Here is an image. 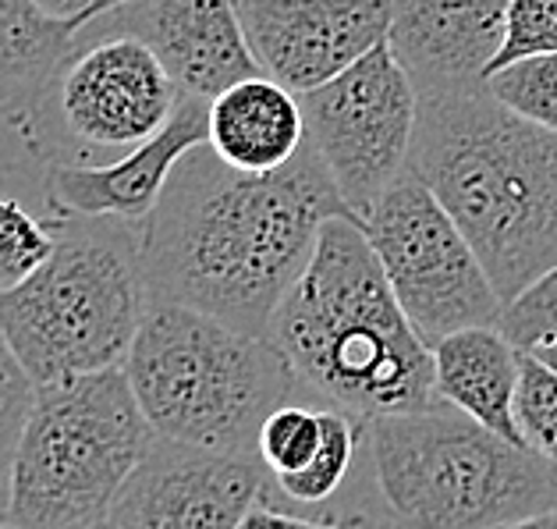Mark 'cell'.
Masks as SVG:
<instances>
[{"instance_id": "52a82bcc", "label": "cell", "mask_w": 557, "mask_h": 529, "mask_svg": "<svg viewBox=\"0 0 557 529\" xmlns=\"http://www.w3.org/2000/svg\"><path fill=\"white\" fill-rule=\"evenodd\" d=\"M157 433L125 366L39 384L8 466L15 529H86L111 515Z\"/></svg>"}, {"instance_id": "2e32d148", "label": "cell", "mask_w": 557, "mask_h": 529, "mask_svg": "<svg viewBox=\"0 0 557 529\" xmlns=\"http://www.w3.org/2000/svg\"><path fill=\"white\" fill-rule=\"evenodd\" d=\"M207 143L224 164L238 171H277L306 143L302 103L267 75L242 78L210 100Z\"/></svg>"}, {"instance_id": "7402d4cb", "label": "cell", "mask_w": 557, "mask_h": 529, "mask_svg": "<svg viewBox=\"0 0 557 529\" xmlns=\"http://www.w3.org/2000/svg\"><path fill=\"white\" fill-rule=\"evenodd\" d=\"M320 438H323L320 409L284 402L263 419L256 455H260V463L267 466L270 477H288V472L309 466V458L317 455V447H320Z\"/></svg>"}, {"instance_id": "1f68e13d", "label": "cell", "mask_w": 557, "mask_h": 529, "mask_svg": "<svg viewBox=\"0 0 557 529\" xmlns=\"http://www.w3.org/2000/svg\"><path fill=\"white\" fill-rule=\"evenodd\" d=\"M86 529H125V526H121V522L114 519V515H107V519H100V522H92V526H86Z\"/></svg>"}, {"instance_id": "3957f363", "label": "cell", "mask_w": 557, "mask_h": 529, "mask_svg": "<svg viewBox=\"0 0 557 529\" xmlns=\"http://www.w3.org/2000/svg\"><path fill=\"white\" fill-rule=\"evenodd\" d=\"M267 337L306 395L359 423L441 402L433 348L401 313L359 217L323 221L317 249L281 298Z\"/></svg>"}, {"instance_id": "d4e9b609", "label": "cell", "mask_w": 557, "mask_h": 529, "mask_svg": "<svg viewBox=\"0 0 557 529\" xmlns=\"http://www.w3.org/2000/svg\"><path fill=\"white\" fill-rule=\"evenodd\" d=\"M550 50H557V0H508L505 44H500L494 64L486 67V78L505 64Z\"/></svg>"}, {"instance_id": "e0dca14e", "label": "cell", "mask_w": 557, "mask_h": 529, "mask_svg": "<svg viewBox=\"0 0 557 529\" xmlns=\"http://www.w3.org/2000/svg\"><path fill=\"white\" fill-rule=\"evenodd\" d=\"M519 356L500 328H466L433 345V391L475 423L525 444L515 423Z\"/></svg>"}, {"instance_id": "4dcf8cb0", "label": "cell", "mask_w": 557, "mask_h": 529, "mask_svg": "<svg viewBox=\"0 0 557 529\" xmlns=\"http://www.w3.org/2000/svg\"><path fill=\"white\" fill-rule=\"evenodd\" d=\"M533 356H536V359H543V362H547V366H554V370H557V345H547V348H536V352H533Z\"/></svg>"}, {"instance_id": "5bb4252c", "label": "cell", "mask_w": 557, "mask_h": 529, "mask_svg": "<svg viewBox=\"0 0 557 529\" xmlns=\"http://www.w3.org/2000/svg\"><path fill=\"white\" fill-rule=\"evenodd\" d=\"M210 100L182 97L178 111L153 139L107 164H53L47 171V207L53 217H114L143 224L164 196L178 160L207 143Z\"/></svg>"}, {"instance_id": "d6a6232c", "label": "cell", "mask_w": 557, "mask_h": 529, "mask_svg": "<svg viewBox=\"0 0 557 529\" xmlns=\"http://www.w3.org/2000/svg\"><path fill=\"white\" fill-rule=\"evenodd\" d=\"M0 529H15V526H0Z\"/></svg>"}, {"instance_id": "8fae6325", "label": "cell", "mask_w": 557, "mask_h": 529, "mask_svg": "<svg viewBox=\"0 0 557 529\" xmlns=\"http://www.w3.org/2000/svg\"><path fill=\"white\" fill-rule=\"evenodd\" d=\"M252 58L295 97L387 44L391 0H235Z\"/></svg>"}, {"instance_id": "603a6c76", "label": "cell", "mask_w": 557, "mask_h": 529, "mask_svg": "<svg viewBox=\"0 0 557 529\" xmlns=\"http://www.w3.org/2000/svg\"><path fill=\"white\" fill-rule=\"evenodd\" d=\"M53 253V227L36 221L18 199L0 196V292L33 278Z\"/></svg>"}, {"instance_id": "9a60e30c", "label": "cell", "mask_w": 557, "mask_h": 529, "mask_svg": "<svg viewBox=\"0 0 557 529\" xmlns=\"http://www.w3.org/2000/svg\"><path fill=\"white\" fill-rule=\"evenodd\" d=\"M505 15L508 0H391L387 47L419 97L472 89L505 44Z\"/></svg>"}, {"instance_id": "4fadbf2b", "label": "cell", "mask_w": 557, "mask_h": 529, "mask_svg": "<svg viewBox=\"0 0 557 529\" xmlns=\"http://www.w3.org/2000/svg\"><path fill=\"white\" fill-rule=\"evenodd\" d=\"M100 19H114L117 33L149 44L182 97L213 100L242 78L263 75L235 0H139Z\"/></svg>"}, {"instance_id": "4316f807", "label": "cell", "mask_w": 557, "mask_h": 529, "mask_svg": "<svg viewBox=\"0 0 557 529\" xmlns=\"http://www.w3.org/2000/svg\"><path fill=\"white\" fill-rule=\"evenodd\" d=\"M238 529H370L359 519H348V522H317V519H298V515L288 512H277L270 505H256L246 519L238 522Z\"/></svg>"}, {"instance_id": "5b68a950", "label": "cell", "mask_w": 557, "mask_h": 529, "mask_svg": "<svg viewBox=\"0 0 557 529\" xmlns=\"http://www.w3.org/2000/svg\"><path fill=\"white\" fill-rule=\"evenodd\" d=\"M50 227L47 263L0 292V334L36 387L125 366L149 309L128 221L53 217Z\"/></svg>"}, {"instance_id": "30bf717a", "label": "cell", "mask_w": 557, "mask_h": 529, "mask_svg": "<svg viewBox=\"0 0 557 529\" xmlns=\"http://www.w3.org/2000/svg\"><path fill=\"white\" fill-rule=\"evenodd\" d=\"M306 139L317 146L337 193L359 217L394 185L409 160L419 93L387 44L298 97Z\"/></svg>"}, {"instance_id": "cb8c5ba5", "label": "cell", "mask_w": 557, "mask_h": 529, "mask_svg": "<svg viewBox=\"0 0 557 529\" xmlns=\"http://www.w3.org/2000/svg\"><path fill=\"white\" fill-rule=\"evenodd\" d=\"M497 328L519 352L557 345V267L505 303Z\"/></svg>"}, {"instance_id": "d6986e66", "label": "cell", "mask_w": 557, "mask_h": 529, "mask_svg": "<svg viewBox=\"0 0 557 529\" xmlns=\"http://www.w3.org/2000/svg\"><path fill=\"white\" fill-rule=\"evenodd\" d=\"M320 423H323V438L317 455L309 458V466L288 477H274L281 494L298 505H320L327 501L337 487L345 483L348 466L356 458V444H359V419H351L342 409H331V405H320Z\"/></svg>"}, {"instance_id": "484cf974", "label": "cell", "mask_w": 557, "mask_h": 529, "mask_svg": "<svg viewBox=\"0 0 557 529\" xmlns=\"http://www.w3.org/2000/svg\"><path fill=\"white\" fill-rule=\"evenodd\" d=\"M33 395H36V384L29 381V373L22 370L15 352L4 342V334H0V480L8 477L11 452H15L22 423H25V416H29Z\"/></svg>"}, {"instance_id": "83f0119b", "label": "cell", "mask_w": 557, "mask_h": 529, "mask_svg": "<svg viewBox=\"0 0 557 529\" xmlns=\"http://www.w3.org/2000/svg\"><path fill=\"white\" fill-rule=\"evenodd\" d=\"M33 4L44 11V15L67 22L78 36L92 22V8H97V0H33Z\"/></svg>"}, {"instance_id": "7a4b0ae2", "label": "cell", "mask_w": 557, "mask_h": 529, "mask_svg": "<svg viewBox=\"0 0 557 529\" xmlns=\"http://www.w3.org/2000/svg\"><path fill=\"white\" fill-rule=\"evenodd\" d=\"M405 171L455 217L505 303L557 267V132L486 83L419 97Z\"/></svg>"}, {"instance_id": "f1b7e54d", "label": "cell", "mask_w": 557, "mask_h": 529, "mask_svg": "<svg viewBox=\"0 0 557 529\" xmlns=\"http://www.w3.org/2000/svg\"><path fill=\"white\" fill-rule=\"evenodd\" d=\"M505 529H557V508H547V512H536V515H525V519L511 522Z\"/></svg>"}, {"instance_id": "ac0fdd59", "label": "cell", "mask_w": 557, "mask_h": 529, "mask_svg": "<svg viewBox=\"0 0 557 529\" xmlns=\"http://www.w3.org/2000/svg\"><path fill=\"white\" fill-rule=\"evenodd\" d=\"M78 36L33 0H0V121L22 128L47 97Z\"/></svg>"}, {"instance_id": "f546056e", "label": "cell", "mask_w": 557, "mask_h": 529, "mask_svg": "<svg viewBox=\"0 0 557 529\" xmlns=\"http://www.w3.org/2000/svg\"><path fill=\"white\" fill-rule=\"evenodd\" d=\"M139 4V0H97V8H92V22H97L100 15H107V11H117V8H132ZM89 22V25H92Z\"/></svg>"}, {"instance_id": "ba28073f", "label": "cell", "mask_w": 557, "mask_h": 529, "mask_svg": "<svg viewBox=\"0 0 557 529\" xmlns=\"http://www.w3.org/2000/svg\"><path fill=\"white\" fill-rule=\"evenodd\" d=\"M178 103L182 93L149 44L135 33H114L89 47L75 44L18 132L47 168H97L103 153L153 139Z\"/></svg>"}, {"instance_id": "277c9868", "label": "cell", "mask_w": 557, "mask_h": 529, "mask_svg": "<svg viewBox=\"0 0 557 529\" xmlns=\"http://www.w3.org/2000/svg\"><path fill=\"white\" fill-rule=\"evenodd\" d=\"M125 377L160 441L224 455H256L263 419L302 391L270 337L171 303L146 309Z\"/></svg>"}, {"instance_id": "8992f818", "label": "cell", "mask_w": 557, "mask_h": 529, "mask_svg": "<svg viewBox=\"0 0 557 529\" xmlns=\"http://www.w3.org/2000/svg\"><path fill=\"white\" fill-rule=\"evenodd\" d=\"M362 433L401 529H505L557 508V466L447 402L373 416Z\"/></svg>"}, {"instance_id": "44dd1931", "label": "cell", "mask_w": 557, "mask_h": 529, "mask_svg": "<svg viewBox=\"0 0 557 529\" xmlns=\"http://www.w3.org/2000/svg\"><path fill=\"white\" fill-rule=\"evenodd\" d=\"M515 423L536 455L557 466V370L533 352L519 356V391H515Z\"/></svg>"}, {"instance_id": "6da1fadb", "label": "cell", "mask_w": 557, "mask_h": 529, "mask_svg": "<svg viewBox=\"0 0 557 529\" xmlns=\"http://www.w3.org/2000/svg\"><path fill=\"white\" fill-rule=\"evenodd\" d=\"M331 217L356 213L309 139L267 174L224 164L210 143L188 149L139 224L149 306H188L267 337Z\"/></svg>"}, {"instance_id": "7c38bea8", "label": "cell", "mask_w": 557, "mask_h": 529, "mask_svg": "<svg viewBox=\"0 0 557 529\" xmlns=\"http://www.w3.org/2000/svg\"><path fill=\"white\" fill-rule=\"evenodd\" d=\"M267 466L260 455H224L160 441L114 501L125 529H238L260 505Z\"/></svg>"}, {"instance_id": "ffe728a7", "label": "cell", "mask_w": 557, "mask_h": 529, "mask_svg": "<svg viewBox=\"0 0 557 529\" xmlns=\"http://www.w3.org/2000/svg\"><path fill=\"white\" fill-rule=\"evenodd\" d=\"M486 89L508 111L557 132V50L505 64L486 78Z\"/></svg>"}, {"instance_id": "9c48e42d", "label": "cell", "mask_w": 557, "mask_h": 529, "mask_svg": "<svg viewBox=\"0 0 557 529\" xmlns=\"http://www.w3.org/2000/svg\"><path fill=\"white\" fill-rule=\"evenodd\" d=\"M362 227L401 313L430 348L455 331L500 323L505 298L455 217L416 174L401 171Z\"/></svg>"}]
</instances>
